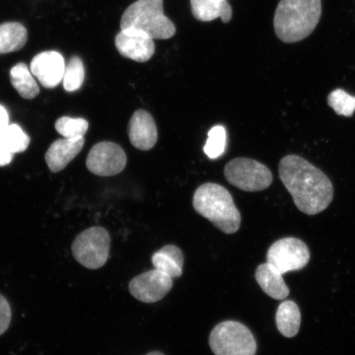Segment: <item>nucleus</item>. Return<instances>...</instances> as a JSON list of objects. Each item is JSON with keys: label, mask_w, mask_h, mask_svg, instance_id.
<instances>
[{"label": "nucleus", "mask_w": 355, "mask_h": 355, "mask_svg": "<svg viewBox=\"0 0 355 355\" xmlns=\"http://www.w3.org/2000/svg\"><path fill=\"white\" fill-rule=\"evenodd\" d=\"M64 69V57L60 53L53 51L35 55L30 67L31 72L46 88H54L63 81Z\"/></svg>", "instance_id": "nucleus-12"}, {"label": "nucleus", "mask_w": 355, "mask_h": 355, "mask_svg": "<svg viewBox=\"0 0 355 355\" xmlns=\"http://www.w3.org/2000/svg\"><path fill=\"white\" fill-rule=\"evenodd\" d=\"M8 122H10V117H8V111L3 105H0V135L10 125Z\"/></svg>", "instance_id": "nucleus-28"}, {"label": "nucleus", "mask_w": 355, "mask_h": 355, "mask_svg": "<svg viewBox=\"0 0 355 355\" xmlns=\"http://www.w3.org/2000/svg\"><path fill=\"white\" fill-rule=\"evenodd\" d=\"M10 81L12 87L24 99H33L39 94L37 83L28 67L24 63L12 67L10 70Z\"/></svg>", "instance_id": "nucleus-20"}, {"label": "nucleus", "mask_w": 355, "mask_h": 355, "mask_svg": "<svg viewBox=\"0 0 355 355\" xmlns=\"http://www.w3.org/2000/svg\"><path fill=\"white\" fill-rule=\"evenodd\" d=\"M110 250V234L100 226L84 230L72 244L74 259L86 268L92 270L99 269L106 263Z\"/></svg>", "instance_id": "nucleus-6"}, {"label": "nucleus", "mask_w": 355, "mask_h": 355, "mask_svg": "<svg viewBox=\"0 0 355 355\" xmlns=\"http://www.w3.org/2000/svg\"><path fill=\"white\" fill-rule=\"evenodd\" d=\"M209 344L216 355H255L257 347L251 331L235 321L218 324L211 332Z\"/></svg>", "instance_id": "nucleus-5"}, {"label": "nucleus", "mask_w": 355, "mask_h": 355, "mask_svg": "<svg viewBox=\"0 0 355 355\" xmlns=\"http://www.w3.org/2000/svg\"><path fill=\"white\" fill-rule=\"evenodd\" d=\"M279 175L301 212L317 215L330 206L334 189L329 178L300 155L282 158Z\"/></svg>", "instance_id": "nucleus-1"}, {"label": "nucleus", "mask_w": 355, "mask_h": 355, "mask_svg": "<svg viewBox=\"0 0 355 355\" xmlns=\"http://www.w3.org/2000/svg\"><path fill=\"white\" fill-rule=\"evenodd\" d=\"M322 12V0H279L274 16V30L284 43H296L317 28Z\"/></svg>", "instance_id": "nucleus-2"}, {"label": "nucleus", "mask_w": 355, "mask_h": 355, "mask_svg": "<svg viewBox=\"0 0 355 355\" xmlns=\"http://www.w3.org/2000/svg\"><path fill=\"white\" fill-rule=\"evenodd\" d=\"M55 130L64 139H80L88 130V122L82 118L61 117L55 123Z\"/></svg>", "instance_id": "nucleus-23"}, {"label": "nucleus", "mask_w": 355, "mask_h": 355, "mask_svg": "<svg viewBox=\"0 0 355 355\" xmlns=\"http://www.w3.org/2000/svg\"><path fill=\"white\" fill-rule=\"evenodd\" d=\"M266 259L284 275L304 268L310 260V252L300 239L284 238L270 247Z\"/></svg>", "instance_id": "nucleus-8"}, {"label": "nucleus", "mask_w": 355, "mask_h": 355, "mask_svg": "<svg viewBox=\"0 0 355 355\" xmlns=\"http://www.w3.org/2000/svg\"><path fill=\"white\" fill-rule=\"evenodd\" d=\"M224 173L230 184L245 192L265 190L273 181L268 167L252 159H234L225 166Z\"/></svg>", "instance_id": "nucleus-7"}, {"label": "nucleus", "mask_w": 355, "mask_h": 355, "mask_svg": "<svg viewBox=\"0 0 355 355\" xmlns=\"http://www.w3.org/2000/svg\"><path fill=\"white\" fill-rule=\"evenodd\" d=\"M227 1H228V0H227Z\"/></svg>", "instance_id": "nucleus-30"}, {"label": "nucleus", "mask_w": 355, "mask_h": 355, "mask_svg": "<svg viewBox=\"0 0 355 355\" xmlns=\"http://www.w3.org/2000/svg\"><path fill=\"white\" fill-rule=\"evenodd\" d=\"M128 137L137 149L149 150L157 143V123L148 111L137 110L128 123Z\"/></svg>", "instance_id": "nucleus-13"}, {"label": "nucleus", "mask_w": 355, "mask_h": 355, "mask_svg": "<svg viewBox=\"0 0 355 355\" xmlns=\"http://www.w3.org/2000/svg\"><path fill=\"white\" fill-rule=\"evenodd\" d=\"M164 0H137L124 11L121 30H139L153 40H167L174 37L176 28L165 15Z\"/></svg>", "instance_id": "nucleus-4"}, {"label": "nucleus", "mask_w": 355, "mask_h": 355, "mask_svg": "<svg viewBox=\"0 0 355 355\" xmlns=\"http://www.w3.org/2000/svg\"><path fill=\"white\" fill-rule=\"evenodd\" d=\"M12 319V310L6 299V297L0 295V336L8 330Z\"/></svg>", "instance_id": "nucleus-26"}, {"label": "nucleus", "mask_w": 355, "mask_h": 355, "mask_svg": "<svg viewBox=\"0 0 355 355\" xmlns=\"http://www.w3.org/2000/svg\"><path fill=\"white\" fill-rule=\"evenodd\" d=\"M328 105L335 112L345 117H352L355 111V96L343 89H336L327 97Z\"/></svg>", "instance_id": "nucleus-24"}, {"label": "nucleus", "mask_w": 355, "mask_h": 355, "mask_svg": "<svg viewBox=\"0 0 355 355\" xmlns=\"http://www.w3.org/2000/svg\"><path fill=\"white\" fill-rule=\"evenodd\" d=\"M114 42L119 54L139 63L150 60L155 50L153 39L132 28L121 30Z\"/></svg>", "instance_id": "nucleus-11"}, {"label": "nucleus", "mask_w": 355, "mask_h": 355, "mask_svg": "<svg viewBox=\"0 0 355 355\" xmlns=\"http://www.w3.org/2000/svg\"><path fill=\"white\" fill-rule=\"evenodd\" d=\"M28 41V31L19 22H6L0 25V53L20 51Z\"/></svg>", "instance_id": "nucleus-19"}, {"label": "nucleus", "mask_w": 355, "mask_h": 355, "mask_svg": "<svg viewBox=\"0 0 355 355\" xmlns=\"http://www.w3.org/2000/svg\"><path fill=\"white\" fill-rule=\"evenodd\" d=\"M126 164L125 152L121 146L111 141H102L93 146L86 162L89 171L101 177L121 174Z\"/></svg>", "instance_id": "nucleus-9"}, {"label": "nucleus", "mask_w": 355, "mask_h": 355, "mask_svg": "<svg viewBox=\"0 0 355 355\" xmlns=\"http://www.w3.org/2000/svg\"><path fill=\"white\" fill-rule=\"evenodd\" d=\"M13 154L4 145L0 137V166L8 165L12 161Z\"/></svg>", "instance_id": "nucleus-27"}, {"label": "nucleus", "mask_w": 355, "mask_h": 355, "mask_svg": "<svg viewBox=\"0 0 355 355\" xmlns=\"http://www.w3.org/2000/svg\"><path fill=\"white\" fill-rule=\"evenodd\" d=\"M152 261L155 269L161 270L172 279L180 277L183 274V252L175 245H166L155 252Z\"/></svg>", "instance_id": "nucleus-17"}, {"label": "nucleus", "mask_w": 355, "mask_h": 355, "mask_svg": "<svg viewBox=\"0 0 355 355\" xmlns=\"http://www.w3.org/2000/svg\"><path fill=\"white\" fill-rule=\"evenodd\" d=\"M85 139H59L52 144L46 154V162L53 173L60 172L77 157L83 148Z\"/></svg>", "instance_id": "nucleus-14"}, {"label": "nucleus", "mask_w": 355, "mask_h": 355, "mask_svg": "<svg viewBox=\"0 0 355 355\" xmlns=\"http://www.w3.org/2000/svg\"><path fill=\"white\" fill-rule=\"evenodd\" d=\"M85 79V68L78 56L71 58L65 65L63 77L64 87L67 92H73L82 87Z\"/></svg>", "instance_id": "nucleus-21"}, {"label": "nucleus", "mask_w": 355, "mask_h": 355, "mask_svg": "<svg viewBox=\"0 0 355 355\" xmlns=\"http://www.w3.org/2000/svg\"><path fill=\"white\" fill-rule=\"evenodd\" d=\"M193 206L199 215L225 234L236 233L241 227V212L223 186L214 183L200 186L193 195Z\"/></svg>", "instance_id": "nucleus-3"}, {"label": "nucleus", "mask_w": 355, "mask_h": 355, "mask_svg": "<svg viewBox=\"0 0 355 355\" xmlns=\"http://www.w3.org/2000/svg\"><path fill=\"white\" fill-rule=\"evenodd\" d=\"M226 146V131L223 126L213 127L208 132V139L204 153L210 159H216L225 153Z\"/></svg>", "instance_id": "nucleus-25"}, {"label": "nucleus", "mask_w": 355, "mask_h": 355, "mask_svg": "<svg viewBox=\"0 0 355 355\" xmlns=\"http://www.w3.org/2000/svg\"><path fill=\"white\" fill-rule=\"evenodd\" d=\"M146 355H165L161 352H150Z\"/></svg>", "instance_id": "nucleus-29"}, {"label": "nucleus", "mask_w": 355, "mask_h": 355, "mask_svg": "<svg viewBox=\"0 0 355 355\" xmlns=\"http://www.w3.org/2000/svg\"><path fill=\"white\" fill-rule=\"evenodd\" d=\"M195 19L201 21H211L220 17L224 24L232 19V7L227 0H190Z\"/></svg>", "instance_id": "nucleus-16"}, {"label": "nucleus", "mask_w": 355, "mask_h": 355, "mask_svg": "<svg viewBox=\"0 0 355 355\" xmlns=\"http://www.w3.org/2000/svg\"><path fill=\"white\" fill-rule=\"evenodd\" d=\"M173 286V279L157 269L139 275L130 283V291L144 303H155L164 298Z\"/></svg>", "instance_id": "nucleus-10"}, {"label": "nucleus", "mask_w": 355, "mask_h": 355, "mask_svg": "<svg viewBox=\"0 0 355 355\" xmlns=\"http://www.w3.org/2000/svg\"><path fill=\"white\" fill-rule=\"evenodd\" d=\"M257 282L266 295L274 300H283L290 295V288L283 279V274L268 263L257 266Z\"/></svg>", "instance_id": "nucleus-15"}, {"label": "nucleus", "mask_w": 355, "mask_h": 355, "mask_svg": "<svg viewBox=\"0 0 355 355\" xmlns=\"http://www.w3.org/2000/svg\"><path fill=\"white\" fill-rule=\"evenodd\" d=\"M277 327L281 334L292 338L298 334L301 325V313L298 304L292 300L279 305L276 314Z\"/></svg>", "instance_id": "nucleus-18"}, {"label": "nucleus", "mask_w": 355, "mask_h": 355, "mask_svg": "<svg viewBox=\"0 0 355 355\" xmlns=\"http://www.w3.org/2000/svg\"><path fill=\"white\" fill-rule=\"evenodd\" d=\"M1 140L6 148L15 155L24 153L30 144V137L17 124H10L1 135Z\"/></svg>", "instance_id": "nucleus-22"}]
</instances>
